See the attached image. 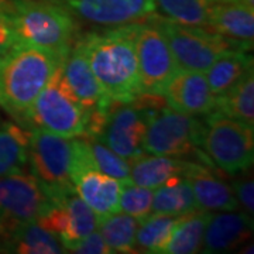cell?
Instances as JSON below:
<instances>
[{
	"mask_svg": "<svg viewBox=\"0 0 254 254\" xmlns=\"http://www.w3.org/2000/svg\"><path fill=\"white\" fill-rule=\"evenodd\" d=\"M136 51L138 96H163L167 83L180 68L167 38L153 16L137 24Z\"/></svg>",
	"mask_w": 254,
	"mask_h": 254,
	"instance_id": "obj_9",
	"label": "cell"
},
{
	"mask_svg": "<svg viewBox=\"0 0 254 254\" xmlns=\"http://www.w3.org/2000/svg\"><path fill=\"white\" fill-rule=\"evenodd\" d=\"M236 1H240V3H245L247 6H252L254 7V0H236Z\"/></svg>",
	"mask_w": 254,
	"mask_h": 254,
	"instance_id": "obj_35",
	"label": "cell"
},
{
	"mask_svg": "<svg viewBox=\"0 0 254 254\" xmlns=\"http://www.w3.org/2000/svg\"><path fill=\"white\" fill-rule=\"evenodd\" d=\"M145 128V105L140 96L131 102L112 100L95 138H99L127 161H133L145 154L143 148Z\"/></svg>",
	"mask_w": 254,
	"mask_h": 254,
	"instance_id": "obj_11",
	"label": "cell"
},
{
	"mask_svg": "<svg viewBox=\"0 0 254 254\" xmlns=\"http://www.w3.org/2000/svg\"><path fill=\"white\" fill-rule=\"evenodd\" d=\"M73 138L58 136L41 128L30 130L28 168L41 185L48 199L53 200L72 188L71 168Z\"/></svg>",
	"mask_w": 254,
	"mask_h": 254,
	"instance_id": "obj_7",
	"label": "cell"
},
{
	"mask_svg": "<svg viewBox=\"0 0 254 254\" xmlns=\"http://www.w3.org/2000/svg\"><path fill=\"white\" fill-rule=\"evenodd\" d=\"M137 24L138 21L78 36L96 79L116 102H131L138 96Z\"/></svg>",
	"mask_w": 254,
	"mask_h": 254,
	"instance_id": "obj_1",
	"label": "cell"
},
{
	"mask_svg": "<svg viewBox=\"0 0 254 254\" xmlns=\"http://www.w3.org/2000/svg\"><path fill=\"white\" fill-rule=\"evenodd\" d=\"M215 112L254 128V69L229 91L216 96Z\"/></svg>",
	"mask_w": 254,
	"mask_h": 254,
	"instance_id": "obj_24",
	"label": "cell"
},
{
	"mask_svg": "<svg viewBox=\"0 0 254 254\" xmlns=\"http://www.w3.org/2000/svg\"><path fill=\"white\" fill-rule=\"evenodd\" d=\"M50 199L30 173L0 177V247L17 229L36 222Z\"/></svg>",
	"mask_w": 254,
	"mask_h": 254,
	"instance_id": "obj_10",
	"label": "cell"
},
{
	"mask_svg": "<svg viewBox=\"0 0 254 254\" xmlns=\"http://www.w3.org/2000/svg\"><path fill=\"white\" fill-rule=\"evenodd\" d=\"M208 218L209 213L203 210H195L182 216L164 247L163 254L199 253Z\"/></svg>",
	"mask_w": 254,
	"mask_h": 254,
	"instance_id": "obj_27",
	"label": "cell"
},
{
	"mask_svg": "<svg viewBox=\"0 0 254 254\" xmlns=\"http://www.w3.org/2000/svg\"><path fill=\"white\" fill-rule=\"evenodd\" d=\"M61 69L69 89L76 99L89 110V119L103 115L108 110L112 99L96 79L78 37L63 61Z\"/></svg>",
	"mask_w": 254,
	"mask_h": 254,
	"instance_id": "obj_13",
	"label": "cell"
},
{
	"mask_svg": "<svg viewBox=\"0 0 254 254\" xmlns=\"http://www.w3.org/2000/svg\"><path fill=\"white\" fill-rule=\"evenodd\" d=\"M163 98L171 109L193 118L215 112L216 95L210 91L203 72L178 69L167 83Z\"/></svg>",
	"mask_w": 254,
	"mask_h": 254,
	"instance_id": "obj_14",
	"label": "cell"
},
{
	"mask_svg": "<svg viewBox=\"0 0 254 254\" xmlns=\"http://www.w3.org/2000/svg\"><path fill=\"white\" fill-rule=\"evenodd\" d=\"M3 253L17 254H63L66 253L60 239L41 226L30 222L17 229L0 247Z\"/></svg>",
	"mask_w": 254,
	"mask_h": 254,
	"instance_id": "obj_22",
	"label": "cell"
},
{
	"mask_svg": "<svg viewBox=\"0 0 254 254\" xmlns=\"http://www.w3.org/2000/svg\"><path fill=\"white\" fill-rule=\"evenodd\" d=\"M200 150L229 175L247 171L254 161V128L218 112L205 116Z\"/></svg>",
	"mask_w": 254,
	"mask_h": 254,
	"instance_id": "obj_6",
	"label": "cell"
},
{
	"mask_svg": "<svg viewBox=\"0 0 254 254\" xmlns=\"http://www.w3.org/2000/svg\"><path fill=\"white\" fill-rule=\"evenodd\" d=\"M76 21L118 27L143 21L155 13V0H51Z\"/></svg>",
	"mask_w": 254,
	"mask_h": 254,
	"instance_id": "obj_12",
	"label": "cell"
},
{
	"mask_svg": "<svg viewBox=\"0 0 254 254\" xmlns=\"http://www.w3.org/2000/svg\"><path fill=\"white\" fill-rule=\"evenodd\" d=\"M71 181L79 196L91 206L99 219L120 212L119 198L123 182L100 173L95 165L73 173Z\"/></svg>",
	"mask_w": 254,
	"mask_h": 254,
	"instance_id": "obj_17",
	"label": "cell"
},
{
	"mask_svg": "<svg viewBox=\"0 0 254 254\" xmlns=\"http://www.w3.org/2000/svg\"><path fill=\"white\" fill-rule=\"evenodd\" d=\"M7 3V0H0V6H4Z\"/></svg>",
	"mask_w": 254,
	"mask_h": 254,
	"instance_id": "obj_36",
	"label": "cell"
},
{
	"mask_svg": "<svg viewBox=\"0 0 254 254\" xmlns=\"http://www.w3.org/2000/svg\"><path fill=\"white\" fill-rule=\"evenodd\" d=\"M14 30L21 43L65 58L78 34V21L51 0H7Z\"/></svg>",
	"mask_w": 254,
	"mask_h": 254,
	"instance_id": "obj_3",
	"label": "cell"
},
{
	"mask_svg": "<svg viewBox=\"0 0 254 254\" xmlns=\"http://www.w3.org/2000/svg\"><path fill=\"white\" fill-rule=\"evenodd\" d=\"M140 220L127 213H113L99 219L98 230L112 253H136V233Z\"/></svg>",
	"mask_w": 254,
	"mask_h": 254,
	"instance_id": "obj_29",
	"label": "cell"
},
{
	"mask_svg": "<svg viewBox=\"0 0 254 254\" xmlns=\"http://www.w3.org/2000/svg\"><path fill=\"white\" fill-rule=\"evenodd\" d=\"M252 69H254L253 57L247 54V50L235 48L219 55L205 72V76L210 91L219 96L235 86Z\"/></svg>",
	"mask_w": 254,
	"mask_h": 254,
	"instance_id": "obj_21",
	"label": "cell"
},
{
	"mask_svg": "<svg viewBox=\"0 0 254 254\" xmlns=\"http://www.w3.org/2000/svg\"><path fill=\"white\" fill-rule=\"evenodd\" d=\"M163 96L140 95V99L145 105L147 116V128L143 141L144 153L178 158L199 157V160L203 158L210 163L200 150L205 130L203 120L177 112L168 105L158 106L157 100Z\"/></svg>",
	"mask_w": 254,
	"mask_h": 254,
	"instance_id": "obj_4",
	"label": "cell"
},
{
	"mask_svg": "<svg viewBox=\"0 0 254 254\" xmlns=\"http://www.w3.org/2000/svg\"><path fill=\"white\" fill-rule=\"evenodd\" d=\"M50 202H60L65 210L68 232H66V240L64 243V247L66 252L78 240L88 236L89 233L98 229L99 218L92 210L91 206L79 196L75 187L65 190L63 195Z\"/></svg>",
	"mask_w": 254,
	"mask_h": 254,
	"instance_id": "obj_23",
	"label": "cell"
},
{
	"mask_svg": "<svg viewBox=\"0 0 254 254\" xmlns=\"http://www.w3.org/2000/svg\"><path fill=\"white\" fill-rule=\"evenodd\" d=\"M65 58L50 50L18 44L0 58V108L17 123Z\"/></svg>",
	"mask_w": 254,
	"mask_h": 254,
	"instance_id": "obj_2",
	"label": "cell"
},
{
	"mask_svg": "<svg viewBox=\"0 0 254 254\" xmlns=\"http://www.w3.org/2000/svg\"><path fill=\"white\" fill-rule=\"evenodd\" d=\"M86 138H88L92 163L100 173L113 177L120 182L130 181V161L116 154L112 148H109L105 143H102L99 138L95 137H86Z\"/></svg>",
	"mask_w": 254,
	"mask_h": 254,
	"instance_id": "obj_30",
	"label": "cell"
},
{
	"mask_svg": "<svg viewBox=\"0 0 254 254\" xmlns=\"http://www.w3.org/2000/svg\"><path fill=\"white\" fill-rule=\"evenodd\" d=\"M18 44H21V41L14 30L6 3L4 6H0V58L9 54Z\"/></svg>",
	"mask_w": 254,
	"mask_h": 254,
	"instance_id": "obj_33",
	"label": "cell"
},
{
	"mask_svg": "<svg viewBox=\"0 0 254 254\" xmlns=\"http://www.w3.org/2000/svg\"><path fill=\"white\" fill-rule=\"evenodd\" d=\"M61 65L18 125L27 130L41 128L68 138L83 137L91 113L66 85Z\"/></svg>",
	"mask_w": 254,
	"mask_h": 254,
	"instance_id": "obj_5",
	"label": "cell"
},
{
	"mask_svg": "<svg viewBox=\"0 0 254 254\" xmlns=\"http://www.w3.org/2000/svg\"><path fill=\"white\" fill-rule=\"evenodd\" d=\"M182 216H170L161 213H150L140 220L136 233V253L163 254L174 229Z\"/></svg>",
	"mask_w": 254,
	"mask_h": 254,
	"instance_id": "obj_26",
	"label": "cell"
},
{
	"mask_svg": "<svg viewBox=\"0 0 254 254\" xmlns=\"http://www.w3.org/2000/svg\"><path fill=\"white\" fill-rule=\"evenodd\" d=\"M153 17L170 44L178 68L184 71L205 73L209 66L218 60L219 55L227 50H247L245 46L216 34L208 28L177 24L157 16L155 13Z\"/></svg>",
	"mask_w": 254,
	"mask_h": 254,
	"instance_id": "obj_8",
	"label": "cell"
},
{
	"mask_svg": "<svg viewBox=\"0 0 254 254\" xmlns=\"http://www.w3.org/2000/svg\"><path fill=\"white\" fill-rule=\"evenodd\" d=\"M30 130L17 122L0 119V177L26 173L28 167Z\"/></svg>",
	"mask_w": 254,
	"mask_h": 254,
	"instance_id": "obj_20",
	"label": "cell"
},
{
	"mask_svg": "<svg viewBox=\"0 0 254 254\" xmlns=\"http://www.w3.org/2000/svg\"><path fill=\"white\" fill-rule=\"evenodd\" d=\"M195 210L199 209L188 178H177L154 190L151 213L185 216Z\"/></svg>",
	"mask_w": 254,
	"mask_h": 254,
	"instance_id": "obj_25",
	"label": "cell"
},
{
	"mask_svg": "<svg viewBox=\"0 0 254 254\" xmlns=\"http://www.w3.org/2000/svg\"><path fill=\"white\" fill-rule=\"evenodd\" d=\"M247 171L239 175L237 180L233 181L232 188L235 192V198L237 200L239 208L243 209V212L249 216H253L254 213V181L252 177L247 175Z\"/></svg>",
	"mask_w": 254,
	"mask_h": 254,
	"instance_id": "obj_32",
	"label": "cell"
},
{
	"mask_svg": "<svg viewBox=\"0 0 254 254\" xmlns=\"http://www.w3.org/2000/svg\"><path fill=\"white\" fill-rule=\"evenodd\" d=\"M188 181L192 187L196 206L199 210L213 213L236 210L239 208L232 185H229L216 175L213 167L206 165L200 168L198 173L190 175Z\"/></svg>",
	"mask_w": 254,
	"mask_h": 254,
	"instance_id": "obj_19",
	"label": "cell"
},
{
	"mask_svg": "<svg viewBox=\"0 0 254 254\" xmlns=\"http://www.w3.org/2000/svg\"><path fill=\"white\" fill-rule=\"evenodd\" d=\"M68 253L79 254H112L109 246L106 245L105 239L102 237L100 232L96 229L95 232L89 233L75 245L68 249Z\"/></svg>",
	"mask_w": 254,
	"mask_h": 254,
	"instance_id": "obj_34",
	"label": "cell"
},
{
	"mask_svg": "<svg viewBox=\"0 0 254 254\" xmlns=\"http://www.w3.org/2000/svg\"><path fill=\"white\" fill-rule=\"evenodd\" d=\"M253 232V216L245 212L225 210L209 213L202 249L208 254L226 253L249 240Z\"/></svg>",
	"mask_w": 254,
	"mask_h": 254,
	"instance_id": "obj_15",
	"label": "cell"
},
{
	"mask_svg": "<svg viewBox=\"0 0 254 254\" xmlns=\"http://www.w3.org/2000/svg\"><path fill=\"white\" fill-rule=\"evenodd\" d=\"M218 0H155V14L177 24L206 27Z\"/></svg>",
	"mask_w": 254,
	"mask_h": 254,
	"instance_id": "obj_28",
	"label": "cell"
},
{
	"mask_svg": "<svg viewBox=\"0 0 254 254\" xmlns=\"http://www.w3.org/2000/svg\"><path fill=\"white\" fill-rule=\"evenodd\" d=\"M153 195L154 190L151 188H145L131 181L123 182L119 198L120 210L138 220H143L151 213Z\"/></svg>",
	"mask_w": 254,
	"mask_h": 254,
	"instance_id": "obj_31",
	"label": "cell"
},
{
	"mask_svg": "<svg viewBox=\"0 0 254 254\" xmlns=\"http://www.w3.org/2000/svg\"><path fill=\"white\" fill-rule=\"evenodd\" d=\"M203 167V163L188 158L143 154L130 161V181L155 190L177 178H190Z\"/></svg>",
	"mask_w": 254,
	"mask_h": 254,
	"instance_id": "obj_16",
	"label": "cell"
},
{
	"mask_svg": "<svg viewBox=\"0 0 254 254\" xmlns=\"http://www.w3.org/2000/svg\"><path fill=\"white\" fill-rule=\"evenodd\" d=\"M205 28L252 50L254 40V7L236 0H218L212 7Z\"/></svg>",
	"mask_w": 254,
	"mask_h": 254,
	"instance_id": "obj_18",
	"label": "cell"
}]
</instances>
